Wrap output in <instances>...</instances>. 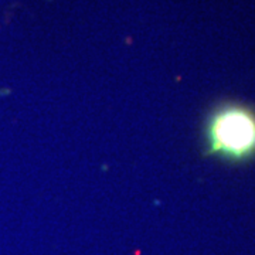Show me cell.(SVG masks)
Segmentation results:
<instances>
[{"label": "cell", "mask_w": 255, "mask_h": 255, "mask_svg": "<svg viewBox=\"0 0 255 255\" xmlns=\"http://www.w3.org/2000/svg\"><path fill=\"white\" fill-rule=\"evenodd\" d=\"M211 153L243 160L255 153V114L241 105L220 108L209 122Z\"/></svg>", "instance_id": "1"}]
</instances>
